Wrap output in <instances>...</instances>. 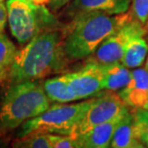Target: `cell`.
<instances>
[{"mask_svg": "<svg viewBox=\"0 0 148 148\" xmlns=\"http://www.w3.org/2000/svg\"><path fill=\"white\" fill-rule=\"evenodd\" d=\"M70 62L64 53L61 29L43 32L16 51L7 81L14 85L38 81L66 72Z\"/></svg>", "mask_w": 148, "mask_h": 148, "instance_id": "cell-1", "label": "cell"}, {"mask_svg": "<svg viewBox=\"0 0 148 148\" xmlns=\"http://www.w3.org/2000/svg\"><path fill=\"white\" fill-rule=\"evenodd\" d=\"M131 18L128 12L118 14L90 12L63 23L61 33L66 58L69 62L88 58L106 38Z\"/></svg>", "mask_w": 148, "mask_h": 148, "instance_id": "cell-2", "label": "cell"}, {"mask_svg": "<svg viewBox=\"0 0 148 148\" xmlns=\"http://www.w3.org/2000/svg\"><path fill=\"white\" fill-rule=\"evenodd\" d=\"M50 106L40 80L11 85L0 104V137L38 116Z\"/></svg>", "mask_w": 148, "mask_h": 148, "instance_id": "cell-3", "label": "cell"}, {"mask_svg": "<svg viewBox=\"0 0 148 148\" xmlns=\"http://www.w3.org/2000/svg\"><path fill=\"white\" fill-rule=\"evenodd\" d=\"M6 9L12 36L21 44L43 32L61 29L63 25L49 9L30 0H7Z\"/></svg>", "mask_w": 148, "mask_h": 148, "instance_id": "cell-4", "label": "cell"}, {"mask_svg": "<svg viewBox=\"0 0 148 148\" xmlns=\"http://www.w3.org/2000/svg\"><path fill=\"white\" fill-rule=\"evenodd\" d=\"M92 98L78 103H57L20 126L17 137L30 133L70 135L90 107Z\"/></svg>", "mask_w": 148, "mask_h": 148, "instance_id": "cell-5", "label": "cell"}, {"mask_svg": "<svg viewBox=\"0 0 148 148\" xmlns=\"http://www.w3.org/2000/svg\"><path fill=\"white\" fill-rule=\"evenodd\" d=\"M129 109L130 107L121 99L118 92L102 90L92 98L90 107L69 136L72 138L78 137L93 127L112 119Z\"/></svg>", "mask_w": 148, "mask_h": 148, "instance_id": "cell-6", "label": "cell"}, {"mask_svg": "<svg viewBox=\"0 0 148 148\" xmlns=\"http://www.w3.org/2000/svg\"><path fill=\"white\" fill-rule=\"evenodd\" d=\"M147 32L143 25L131 18L111 36L106 38L87 60L93 61L102 66L121 62L129 41L137 36H145Z\"/></svg>", "mask_w": 148, "mask_h": 148, "instance_id": "cell-7", "label": "cell"}, {"mask_svg": "<svg viewBox=\"0 0 148 148\" xmlns=\"http://www.w3.org/2000/svg\"><path fill=\"white\" fill-rule=\"evenodd\" d=\"M106 66L87 60L80 69L64 73L77 100L88 99L102 91Z\"/></svg>", "mask_w": 148, "mask_h": 148, "instance_id": "cell-8", "label": "cell"}, {"mask_svg": "<svg viewBox=\"0 0 148 148\" xmlns=\"http://www.w3.org/2000/svg\"><path fill=\"white\" fill-rule=\"evenodd\" d=\"M132 0H70L59 12L60 21L66 23L73 17L90 12L109 14H124L129 11Z\"/></svg>", "mask_w": 148, "mask_h": 148, "instance_id": "cell-9", "label": "cell"}, {"mask_svg": "<svg viewBox=\"0 0 148 148\" xmlns=\"http://www.w3.org/2000/svg\"><path fill=\"white\" fill-rule=\"evenodd\" d=\"M118 94L131 109H146L148 106V70L135 69L131 71L130 82L118 91Z\"/></svg>", "mask_w": 148, "mask_h": 148, "instance_id": "cell-10", "label": "cell"}, {"mask_svg": "<svg viewBox=\"0 0 148 148\" xmlns=\"http://www.w3.org/2000/svg\"><path fill=\"white\" fill-rule=\"evenodd\" d=\"M130 110V109H129ZM129 110L118 114L112 119L106 121L99 125L93 127L90 131L74 138L78 143L79 148H106L110 147V143L121 118Z\"/></svg>", "mask_w": 148, "mask_h": 148, "instance_id": "cell-11", "label": "cell"}, {"mask_svg": "<svg viewBox=\"0 0 148 148\" xmlns=\"http://www.w3.org/2000/svg\"><path fill=\"white\" fill-rule=\"evenodd\" d=\"M110 147L112 148H143V143L140 140L136 130L132 110L123 115L112 135Z\"/></svg>", "mask_w": 148, "mask_h": 148, "instance_id": "cell-12", "label": "cell"}, {"mask_svg": "<svg viewBox=\"0 0 148 148\" xmlns=\"http://www.w3.org/2000/svg\"><path fill=\"white\" fill-rule=\"evenodd\" d=\"M42 86L51 103H69L77 100L64 73L44 80Z\"/></svg>", "mask_w": 148, "mask_h": 148, "instance_id": "cell-13", "label": "cell"}, {"mask_svg": "<svg viewBox=\"0 0 148 148\" xmlns=\"http://www.w3.org/2000/svg\"><path fill=\"white\" fill-rule=\"evenodd\" d=\"M131 79V71L121 62L106 66L102 90L119 91L128 85Z\"/></svg>", "mask_w": 148, "mask_h": 148, "instance_id": "cell-14", "label": "cell"}, {"mask_svg": "<svg viewBox=\"0 0 148 148\" xmlns=\"http://www.w3.org/2000/svg\"><path fill=\"white\" fill-rule=\"evenodd\" d=\"M148 53V43L144 36H137L129 41L121 59V64L128 69H137L143 64Z\"/></svg>", "mask_w": 148, "mask_h": 148, "instance_id": "cell-15", "label": "cell"}, {"mask_svg": "<svg viewBox=\"0 0 148 148\" xmlns=\"http://www.w3.org/2000/svg\"><path fill=\"white\" fill-rule=\"evenodd\" d=\"M16 47L4 32L0 33V85L7 81L16 54Z\"/></svg>", "mask_w": 148, "mask_h": 148, "instance_id": "cell-16", "label": "cell"}, {"mask_svg": "<svg viewBox=\"0 0 148 148\" xmlns=\"http://www.w3.org/2000/svg\"><path fill=\"white\" fill-rule=\"evenodd\" d=\"M12 147L16 148H53V134L30 133L17 137L12 141Z\"/></svg>", "mask_w": 148, "mask_h": 148, "instance_id": "cell-17", "label": "cell"}, {"mask_svg": "<svg viewBox=\"0 0 148 148\" xmlns=\"http://www.w3.org/2000/svg\"><path fill=\"white\" fill-rule=\"evenodd\" d=\"M131 110L138 138L144 147H148V109L135 108Z\"/></svg>", "mask_w": 148, "mask_h": 148, "instance_id": "cell-18", "label": "cell"}, {"mask_svg": "<svg viewBox=\"0 0 148 148\" xmlns=\"http://www.w3.org/2000/svg\"><path fill=\"white\" fill-rule=\"evenodd\" d=\"M128 13L148 31V0H132Z\"/></svg>", "mask_w": 148, "mask_h": 148, "instance_id": "cell-19", "label": "cell"}, {"mask_svg": "<svg viewBox=\"0 0 148 148\" xmlns=\"http://www.w3.org/2000/svg\"><path fill=\"white\" fill-rule=\"evenodd\" d=\"M79 148L76 138L69 135L53 134V148Z\"/></svg>", "mask_w": 148, "mask_h": 148, "instance_id": "cell-20", "label": "cell"}, {"mask_svg": "<svg viewBox=\"0 0 148 148\" xmlns=\"http://www.w3.org/2000/svg\"><path fill=\"white\" fill-rule=\"evenodd\" d=\"M70 0H50L49 2V10L52 13H59Z\"/></svg>", "mask_w": 148, "mask_h": 148, "instance_id": "cell-21", "label": "cell"}, {"mask_svg": "<svg viewBox=\"0 0 148 148\" xmlns=\"http://www.w3.org/2000/svg\"><path fill=\"white\" fill-rule=\"evenodd\" d=\"M6 24H7V9L6 4L0 1V33L4 32Z\"/></svg>", "mask_w": 148, "mask_h": 148, "instance_id": "cell-22", "label": "cell"}, {"mask_svg": "<svg viewBox=\"0 0 148 148\" xmlns=\"http://www.w3.org/2000/svg\"><path fill=\"white\" fill-rule=\"evenodd\" d=\"M31 2L35 3V4H38V5H43V6H46L49 4L50 0H30Z\"/></svg>", "mask_w": 148, "mask_h": 148, "instance_id": "cell-23", "label": "cell"}, {"mask_svg": "<svg viewBox=\"0 0 148 148\" xmlns=\"http://www.w3.org/2000/svg\"><path fill=\"white\" fill-rule=\"evenodd\" d=\"M145 69L148 70V57H147V60H146V64H145Z\"/></svg>", "mask_w": 148, "mask_h": 148, "instance_id": "cell-24", "label": "cell"}, {"mask_svg": "<svg viewBox=\"0 0 148 148\" xmlns=\"http://www.w3.org/2000/svg\"><path fill=\"white\" fill-rule=\"evenodd\" d=\"M0 1H4V0H0Z\"/></svg>", "mask_w": 148, "mask_h": 148, "instance_id": "cell-25", "label": "cell"}, {"mask_svg": "<svg viewBox=\"0 0 148 148\" xmlns=\"http://www.w3.org/2000/svg\"><path fill=\"white\" fill-rule=\"evenodd\" d=\"M146 109H148V106H147V108H146Z\"/></svg>", "mask_w": 148, "mask_h": 148, "instance_id": "cell-26", "label": "cell"}]
</instances>
